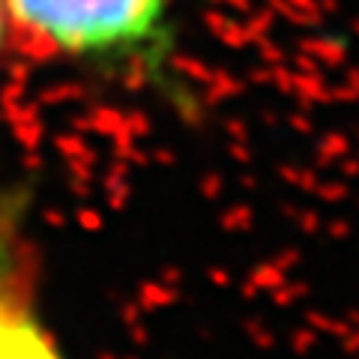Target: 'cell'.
I'll list each match as a JSON object with an SVG mask.
<instances>
[{
    "mask_svg": "<svg viewBox=\"0 0 359 359\" xmlns=\"http://www.w3.org/2000/svg\"><path fill=\"white\" fill-rule=\"evenodd\" d=\"M6 21L69 57H150L168 42L171 0H4Z\"/></svg>",
    "mask_w": 359,
    "mask_h": 359,
    "instance_id": "cell-1",
    "label": "cell"
},
{
    "mask_svg": "<svg viewBox=\"0 0 359 359\" xmlns=\"http://www.w3.org/2000/svg\"><path fill=\"white\" fill-rule=\"evenodd\" d=\"M0 359H63L42 327L15 224L0 219Z\"/></svg>",
    "mask_w": 359,
    "mask_h": 359,
    "instance_id": "cell-2",
    "label": "cell"
},
{
    "mask_svg": "<svg viewBox=\"0 0 359 359\" xmlns=\"http://www.w3.org/2000/svg\"><path fill=\"white\" fill-rule=\"evenodd\" d=\"M6 27H9V21H6V9H4V0H0V48H4V36H6Z\"/></svg>",
    "mask_w": 359,
    "mask_h": 359,
    "instance_id": "cell-3",
    "label": "cell"
}]
</instances>
